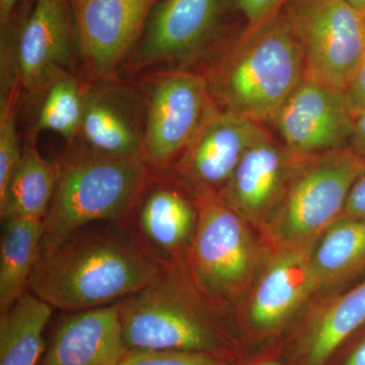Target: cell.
Listing matches in <instances>:
<instances>
[{
  "mask_svg": "<svg viewBox=\"0 0 365 365\" xmlns=\"http://www.w3.org/2000/svg\"><path fill=\"white\" fill-rule=\"evenodd\" d=\"M162 266L131 220L93 222L40 254L30 290L53 309L76 313L116 304Z\"/></svg>",
  "mask_w": 365,
  "mask_h": 365,
  "instance_id": "obj_1",
  "label": "cell"
},
{
  "mask_svg": "<svg viewBox=\"0 0 365 365\" xmlns=\"http://www.w3.org/2000/svg\"><path fill=\"white\" fill-rule=\"evenodd\" d=\"M201 74L218 109L268 122L306 73L304 55L281 11L246 26Z\"/></svg>",
  "mask_w": 365,
  "mask_h": 365,
  "instance_id": "obj_2",
  "label": "cell"
},
{
  "mask_svg": "<svg viewBox=\"0 0 365 365\" xmlns=\"http://www.w3.org/2000/svg\"><path fill=\"white\" fill-rule=\"evenodd\" d=\"M56 162L58 179L40 254L90 223L130 220L153 175L141 157H112L76 143Z\"/></svg>",
  "mask_w": 365,
  "mask_h": 365,
  "instance_id": "obj_3",
  "label": "cell"
},
{
  "mask_svg": "<svg viewBox=\"0 0 365 365\" xmlns=\"http://www.w3.org/2000/svg\"><path fill=\"white\" fill-rule=\"evenodd\" d=\"M204 295L182 262L163 265L148 285L115 304L127 350L215 354L222 336L201 302Z\"/></svg>",
  "mask_w": 365,
  "mask_h": 365,
  "instance_id": "obj_4",
  "label": "cell"
},
{
  "mask_svg": "<svg viewBox=\"0 0 365 365\" xmlns=\"http://www.w3.org/2000/svg\"><path fill=\"white\" fill-rule=\"evenodd\" d=\"M137 78L145 103L141 158L153 174H170L216 106L200 72L170 69Z\"/></svg>",
  "mask_w": 365,
  "mask_h": 365,
  "instance_id": "obj_5",
  "label": "cell"
},
{
  "mask_svg": "<svg viewBox=\"0 0 365 365\" xmlns=\"http://www.w3.org/2000/svg\"><path fill=\"white\" fill-rule=\"evenodd\" d=\"M364 170L365 158L351 148L309 158L276 211V239L294 248L330 227Z\"/></svg>",
  "mask_w": 365,
  "mask_h": 365,
  "instance_id": "obj_6",
  "label": "cell"
},
{
  "mask_svg": "<svg viewBox=\"0 0 365 365\" xmlns=\"http://www.w3.org/2000/svg\"><path fill=\"white\" fill-rule=\"evenodd\" d=\"M282 11L302 48L304 74L344 91L365 60L361 13L346 0H289Z\"/></svg>",
  "mask_w": 365,
  "mask_h": 365,
  "instance_id": "obj_7",
  "label": "cell"
},
{
  "mask_svg": "<svg viewBox=\"0 0 365 365\" xmlns=\"http://www.w3.org/2000/svg\"><path fill=\"white\" fill-rule=\"evenodd\" d=\"M199 211L198 225L186 267L197 287L209 299H225L248 280L254 250L239 215L215 192L192 191Z\"/></svg>",
  "mask_w": 365,
  "mask_h": 365,
  "instance_id": "obj_8",
  "label": "cell"
},
{
  "mask_svg": "<svg viewBox=\"0 0 365 365\" xmlns=\"http://www.w3.org/2000/svg\"><path fill=\"white\" fill-rule=\"evenodd\" d=\"M222 0H160L121 74L191 69L211 50Z\"/></svg>",
  "mask_w": 365,
  "mask_h": 365,
  "instance_id": "obj_9",
  "label": "cell"
},
{
  "mask_svg": "<svg viewBox=\"0 0 365 365\" xmlns=\"http://www.w3.org/2000/svg\"><path fill=\"white\" fill-rule=\"evenodd\" d=\"M79 71L88 83L121 78L158 0H69Z\"/></svg>",
  "mask_w": 365,
  "mask_h": 365,
  "instance_id": "obj_10",
  "label": "cell"
},
{
  "mask_svg": "<svg viewBox=\"0 0 365 365\" xmlns=\"http://www.w3.org/2000/svg\"><path fill=\"white\" fill-rule=\"evenodd\" d=\"M354 122L344 91L304 74L267 123L295 155L317 157L351 148Z\"/></svg>",
  "mask_w": 365,
  "mask_h": 365,
  "instance_id": "obj_11",
  "label": "cell"
},
{
  "mask_svg": "<svg viewBox=\"0 0 365 365\" xmlns=\"http://www.w3.org/2000/svg\"><path fill=\"white\" fill-rule=\"evenodd\" d=\"M267 134L260 122L216 107L172 173L191 191L218 193L245 153Z\"/></svg>",
  "mask_w": 365,
  "mask_h": 365,
  "instance_id": "obj_12",
  "label": "cell"
},
{
  "mask_svg": "<svg viewBox=\"0 0 365 365\" xmlns=\"http://www.w3.org/2000/svg\"><path fill=\"white\" fill-rule=\"evenodd\" d=\"M125 81L88 85L76 144L112 157H141L145 103L139 86Z\"/></svg>",
  "mask_w": 365,
  "mask_h": 365,
  "instance_id": "obj_13",
  "label": "cell"
},
{
  "mask_svg": "<svg viewBox=\"0 0 365 365\" xmlns=\"http://www.w3.org/2000/svg\"><path fill=\"white\" fill-rule=\"evenodd\" d=\"M16 61L21 88L31 96L56 71L81 74L69 0H36L16 32Z\"/></svg>",
  "mask_w": 365,
  "mask_h": 365,
  "instance_id": "obj_14",
  "label": "cell"
},
{
  "mask_svg": "<svg viewBox=\"0 0 365 365\" xmlns=\"http://www.w3.org/2000/svg\"><path fill=\"white\" fill-rule=\"evenodd\" d=\"M182 186L173 173H153L131 216L139 237L163 265L184 262L198 225L195 197Z\"/></svg>",
  "mask_w": 365,
  "mask_h": 365,
  "instance_id": "obj_15",
  "label": "cell"
},
{
  "mask_svg": "<svg viewBox=\"0 0 365 365\" xmlns=\"http://www.w3.org/2000/svg\"><path fill=\"white\" fill-rule=\"evenodd\" d=\"M309 158L295 155L267 134L245 153L217 194L242 217L260 220L279 207L295 175Z\"/></svg>",
  "mask_w": 365,
  "mask_h": 365,
  "instance_id": "obj_16",
  "label": "cell"
},
{
  "mask_svg": "<svg viewBox=\"0 0 365 365\" xmlns=\"http://www.w3.org/2000/svg\"><path fill=\"white\" fill-rule=\"evenodd\" d=\"M127 351L114 304L62 319L41 365H119Z\"/></svg>",
  "mask_w": 365,
  "mask_h": 365,
  "instance_id": "obj_17",
  "label": "cell"
},
{
  "mask_svg": "<svg viewBox=\"0 0 365 365\" xmlns=\"http://www.w3.org/2000/svg\"><path fill=\"white\" fill-rule=\"evenodd\" d=\"M317 287L312 252L294 247L275 259L264 274L252 300L250 318L260 328L280 325Z\"/></svg>",
  "mask_w": 365,
  "mask_h": 365,
  "instance_id": "obj_18",
  "label": "cell"
},
{
  "mask_svg": "<svg viewBox=\"0 0 365 365\" xmlns=\"http://www.w3.org/2000/svg\"><path fill=\"white\" fill-rule=\"evenodd\" d=\"M37 139L26 136L21 162L0 201V217L28 218L44 222L51 205L57 179L56 160H46L38 150Z\"/></svg>",
  "mask_w": 365,
  "mask_h": 365,
  "instance_id": "obj_19",
  "label": "cell"
},
{
  "mask_svg": "<svg viewBox=\"0 0 365 365\" xmlns=\"http://www.w3.org/2000/svg\"><path fill=\"white\" fill-rule=\"evenodd\" d=\"M1 222L0 313L30 290L44 232V222L41 220L9 217Z\"/></svg>",
  "mask_w": 365,
  "mask_h": 365,
  "instance_id": "obj_20",
  "label": "cell"
},
{
  "mask_svg": "<svg viewBox=\"0 0 365 365\" xmlns=\"http://www.w3.org/2000/svg\"><path fill=\"white\" fill-rule=\"evenodd\" d=\"M53 307L26 292L0 316V365H37Z\"/></svg>",
  "mask_w": 365,
  "mask_h": 365,
  "instance_id": "obj_21",
  "label": "cell"
},
{
  "mask_svg": "<svg viewBox=\"0 0 365 365\" xmlns=\"http://www.w3.org/2000/svg\"><path fill=\"white\" fill-rule=\"evenodd\" d=\"M88 85L76 72H55L34 95L39 97V102L35 121L26 135L37 139L40 132H55L68 145H73L78 140Z\"/></svg>",
  "mask_w": 365,
  "mask_h": 365,
  "instance_id": "obj_22",
  "label": "cell"
},
{
  "mask_svg": "<svg viewBox=\"0 0 365 365\" xmlns=\"http://www.w3.org/2000/svg\"><path fill=\"white\" fill-rule=\"evenodd\" d=\"M319 287H332L365 269V220L341 217L312 252Z\"/></svg>",
  "mask_w": 365,
  "mask_h": 365,
  "instance_id": "obj_23",
  "label": "cell"
},
{
  "mask_svg": "<svg viewBox=\"0 0 365 365\" xmlns=\"http://www.w3.org/2000/svg\"><path fill=\"white\" fill-rule=\"evenodd\" d=\"M365 324V280L332 302L314 325L307 346L309 365H323Z\"/></svg>",
  "mask_w": 365,
  "mask_h": 365,
  "instance_id": "obj_24",
  "label": "cell"
},
{
  "mask_svg": "<svg viewBox=\"0 0 365 365\" xmlns=\"http://www.w3.org/2000/svg\"><path fill=\"white\" fill-rule=\"evenodd\" d=\"M21 91L18 78L6 97L0 98V201L6 196L23 155L16 121Z\"/></svg>",
  "mask_w": 365,
  "mask_h": 365,
  "instance_id": "obj_25",
  "label": "cell"
},
{
  "mask_svg": "<svg viewBox=\"0 0 365 365\" xmlns=\"http://www.w3.org/2000/svg\"><path fill=\"white\" fill-rule=\"evenodd\" d=\"M119 365H225L212 353L182 350H128Z\"/></svg>",
  "mask_w": 365,
  "mask_h": 365,
  "instance_id": "obj_26",
  "label": "cell"
},
{
  "mask_svg": "<svg viewBox=\"0 0 365 365\" xmlns=\"http://www.w3.org/2000/svg\"><path fill=\"white\" fill-rule=\"evenodd\" d=\"M247 21V26L258 25L279 14L289 0H235Z\"/></svg>",
  "mask_w": 365,
  "mask_h": 365,
  "instance_id": "obj_27",
  "label": "cell"
},
{
  "mask_svg": "<svg viewBox=\"0 0 365 365\" xmlns=\"http://www.w3.org/2000/svg\"><path fill=\"white\" fill-rule=\"evenodd\" d=\"M344 95L353 117L365 111V60L348 83Z\"/></svg>",
  "mask_w": 365,
  "mask_h": 365,
  "instance_id": "obj_28",
  "label": "cell"
},
{
  "mask_svg": "<svg viewBox=\"0 0 365 365\" xmlns=\"http://www.w3.org/2000/svg\"><path fill=\"white\" fill-rule=\"evenodd\" d=\"M342 217L365 220V170L352 186L346 201Z\"/></svg>",
  "mask_w": 365,
  "mask_h": 365,
  "instance_id": "obj_29",
  "label": "cell"
},
{
  "mask_svg": "<svg viewBox=\"0 0 365 365\" xmlns=\"http://www.w3.org/2000/svg\"><path fill=\"white\" fill-rule=\"evenodd\" d=\"M351 148L360 157L365 158V111L355 118Z\"/></svg>",
  "mask_w": 365,
  "mask_h": 365,
  "instance_id": "obj_30",
  "label": "cell"
},
{
  "mask_svg": "<svg viewBox=\"0 0 365 365\" xmlns=\"http://www.w3.org/2000/svg\"><path fill=\"white\" fill-rule=\"evenodd\" d=\"M23 0H0V26L6 29L11 26L14 11Z\"/></svg>",
  "mask_w": 365,
  "mask_h": 365,
  "instance_id": "obj_31",
  "label": "cell"
},
{
  "mask_svg": "<svg viewBox=\"0 0 365 365\" xmlns=\"http://www.w3.org/2000/svg\"><path fill=\"white\" fill-rule=\"evenodd\" d=\"M344 365H365V340L350 354Z\"/></svg>",
  "mask_w": 365,
  "mask_h": 365,
  "instance_id": "obj_32",
  "label": "cell"
},
{
  "mask_svg": "<svg viewBox=\"0 0 365 365\" xmlns=\"http://www.w3.org/2000/svg\"><path fill=\"white\" fill-rule=\"evenodd\" d=\"M348 4H351L354 9H356L357 11L362 13V11H365V0H346Z\"/></svg>",
  "mask_w": 365,
  "mask_h": 365,
  "instance_id": "obj_33",
  "label": "cell"
},
{
  "mask_svg": "<svg viewBox=\"0 0 365 365\" xmlns=\"http://www.w3.org/2000/svg\"><path fill=\"white\" fill-rule=\"evenodd\" d=\"M361 16H362V21H364V40H365V11H362Z\"/></svg>",
  "mask_w": 365,
  "mask_h": 365,
  "instance_id": "obj_34",
  "label": "cell"
},
{
  "mask_svg": "<svg viewBox=\"0 0 365 365\" xmlns=\"http://www.w3.org/2000/svg\"><path fill=\"white\" fill-rule=\"evenodd\" d=\"M261 365H279V364H274V362H270V364H261Z\"/></svg>",
  "mask_w": 365,
  "mask_h": 365,
  "instance_id": "obj_35",
  "label": "cell"
}]
</instances>
